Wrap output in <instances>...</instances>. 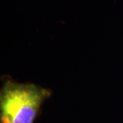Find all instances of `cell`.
<instances>
[{
  "label": "cell",
  "instance_id": "obj_1",
  "mask_svg": "<svg viewBox=\"0 0 123 123\" xmlns=\"http://www.w3.org/2000/svg\"><path fill=\"white\" fill-rule=\"evenodd\" d=\"M51 90L34 83L4 79L0 90V123H34Z\"/></svg>",
  "mask_w": 123,
  "mask_h": 123
}]
</instances>
